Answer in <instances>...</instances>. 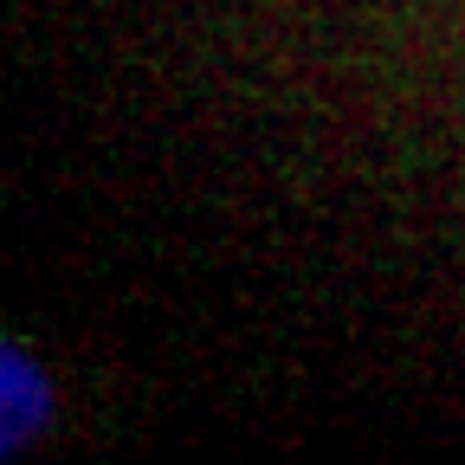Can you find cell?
I'll return each instance as SVG.
<instances>
[{"label":"cell","instance_id":"obj_1","mask_svg":"<svg viewBox=\"0 0 465 465\" xmlns=\"http://www.w3.org/2000/svg\"><path fill=\"white\" fill-rule=\"evenodd\" d=\"M0 381H7V388H0V401H7V420H0V446L20 452V446H33V440H39V427H45V414H52V388H45L39 362H26L14 342L0 349Z\"/></svg>","mask_w":465,"mask_h":465}]
</instances>
